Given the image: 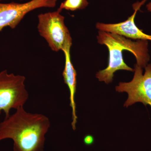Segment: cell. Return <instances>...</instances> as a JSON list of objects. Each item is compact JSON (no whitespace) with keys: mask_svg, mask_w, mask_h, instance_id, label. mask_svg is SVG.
Masks as SVG:
<instances>
[{"mask_svg":"<svg viewBox=\"0 0 151 151\" xmlns=\"http://www.w3.org/2000/svg\"><path fill=\"white\" fill-rule=\"evenodd\" d=\"M0 123V142L10 139L14 151H43L45 135L50 127L48 117L29 113L23 107Z\"/></svg>","mask_w":151,"mask_h":151,"instance_id":"1","label":"cell"},{"mask_svg":"<svg viewBox=\"0 0 151 151\" xmlns=\"http://www.w3.org/2000/svg\"><path fill=\"white\" fill-rule=\"evenodd\" d=\"M97 39L98 43L106 45L109 50L108 66L96 74V77L99 81H104L106 84L113 81L114 73L117 70L134 72V69L124 62L123 57L124 50H128L134 54L137 64L142 68L145 67L150 60L147 40L133 41L122 35L101 31L99 32Z\"/></svg>","mask_w":151,"mask_h":151,"instance_id":"2","label":"cell"},{"mask_svg":"<svg viewBox=\"0 0 151 151\" xmlns=\"http://www.w3.org/2000/svg\"><path fill=\"white\" fill-rule=\"evenodd\" d=\"M58 10L38 16L40 35L47 42L53 51L63 50L72 45V39L64 23V17Z\"/></svg>","mask_w":151,"mask_h":151,"instance_id":"3","label":"cell"},{"mask_svg":"<svg viewBox=\"0 0 151 151\" xmlns=\"http://www.w3.org/2000/svg\"><path fill=\"white\" fill-rule=\"evenodd\" d=\"M23 76L8 73L5 70L0 72V115L2 112L5 118L10 115L11 109L23 107L29 98Z\"/></svg>","mask_w":151,"mask_h":151,"instance_id":"4","label":"cell"},{"mask_svg":"<svg viewBox=\"0 0 151 151\" xmlns=\"http://www.w3.org/2000/svg\"><path fill=\"white\" fill-rule=\"evenodd\" d=\"M134 66L133 79L129 82H120L119 86H116V91L128 93V98L124 107L128 108L137 102L151 107V64L146 65L144 74L142 67L137 64Z\"/></svg>","mask_w":151,"mask_h":151,"instance_id":"5","label":"cell"},{"mask_svg":"<svg viewBox=\"0 0 151 151\" xmlns=\"http://www.w3.org/2000/svg\"><path fill=\"white\" fill-rule=\"evenodd\" d=\"M57 0H31L23 4L0 3V32L4 28H15L26 14L31 11L42 7L53 8Z\"/></svg>","mask_w":151,"mask_h":151,"instance_id":"6","label":"cell"},{"mask_svg":"<svg viewBox=\"0 0 151 151\" xmlns=\"http://www.w3.org/2000/svg\"><path fill=\"white\" fill-rule=\"evenodd\" d=\"M147 0L136 3L133 5L134 12L127 20L117 24H104L97 23L96 27L101 31L116 34L132 39L151 41V35L146 34L139 29L135 24L134 19L137 11Z\"/></svg>","mask_w":151,"mask_h":151,"instance_id":"7","label":"cell"},{"mask_svg":"<svg viewBox=\"0 0 151 151\" xmlns=\"http://www.w3.org/2000/svg\"><path fill=\"white\" fill-rule=\"evenodd\" d=\"M70 47H68L63 50L65 56V64L62 75L64 83L67 85L70 92V105L72 109V122L71 126L73 130H75L76 129V125L78 119L76 114V105L75 100L77 73L71 62L70 55Z\"/></svg>","mask_w":151,"mask_h":151,"instance_id":"8","label":"cell"},{"mask_svg":"<svg viewBox=\"0 0 151 151\" xmlns=\"http://www.w3.org/2000/svg\"><path fill=\"white\" fill-rule=\"evenodd\" d=\"M88 4L87 0H65L61 3L58 10L63 9L74 11L85 8Z\"/></svg>","mask_w":151,"mask_h":151,"instance_id":"9","label":"cell"},{"mask_svg":"<svg viewBox=\"0 0 151 151\" xmlns=\"http://www.w3.org/2000/svg\"><path fill=\"white\" fill-rule=\"evenodd\" d=\"M94 139L92 136L90 135H86L84 137V144L86 145H90L93 144Z\"/></svg>","mask_w":151,"mask_h":151,"instance_id":"10","label":"cell"},{"mask_svg":"<svg viewBox=\"0 0 151 151\" xmlns=\"http://www.w3.org/2000/svg\"><path fill=\"white\" fill-rule=\"evenodd\" d=\"M146 7H147V9L148 11L151 12V3H149L148 4H147Z\"/></svg>","mask_w":151,"mask_h":151,"instance_id":"11","label":"cell"},{"mask_svg":"<svg viewBox=\"0 0 151 151\" xmlns=\"http://www.w3.org/2000/svg\"><path fill=\"white\" fill-rule=\"evenodd\" d=\"M0 1H1V0H0Z\"/></svg>","mask_w":151,"mask_h":151,"instance_id":"12","label":"cell"}]
</instances>
